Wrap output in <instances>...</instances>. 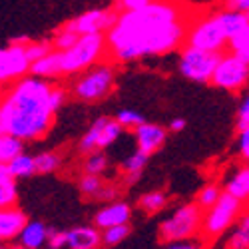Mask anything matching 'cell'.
Masks as SVG:
<instances>
[{"label":"cell","instance_id":"ac0fdd59","mask_svg":"<svg viewBox=\"0 0 249 249\" xmlns=\"http://www.w3.org/2000/svg\"><path fill=\"white\" fill-rule=\"evenodd\" d=\"M148 160H150L148 154L136 150L134 154H130L126 160L122 161L120 172H122V181H124V185H134V183L140 181L143 170H146V165H148Z\"/></svg>","mask_w":249,"mask_h":249},{"label":"cell","instance_id":"484cf974","mask_svg":"<svg viewBox=\"0 0 249 249\" xmlns=\"http://www.w3.org/2000/svg\"><path fill=\"white\" fill-rule=\"evenodd\" d=\"M132 233V225L130 223H122V225H114V227H106V230H100V237H102V247H118L120 243H124Z\"/></svg>","mask_w":249,"mask_h":249},{"label":"cell","instance_id":"ab89813d","mask_svg":"<svg viewBox=\"0 0 249 249\" xmlns=\"http://www.w3.org/2000/svg\"><path fill=\"white\" fill-rule=\"evenodd\" d=\"M223 8L233 12H249V0H225Z\"/></svg>","mask_w":249,"mask_h":249},{"label":"cell","instance_id":"d4e9b609","mask_svg":"<svg viewBox=\"0 0 249 249\" xmlns=\"http://www.w3.org/2000/svg\"><path fill=\"white\" fill-rule=\"evenodd\" d=\"M110 168V160L104 154V150H96L84 156L82 161V174H90V176H104Z\"/></svg>","mask_w":249,"mask_h":249},{"label":"cell","instance_id":"ba28073f","mask_svg":"<svg viewBox=\"0 0 249 249\" xmlns=\"http://www.w3.org/2000/svg\"><path fill=\"white\" fill-rule=\"evenodd\" d=\"M247 82H249V62L237 58L231 52L219 54V60L210 78V84H213L223 92L239 94L247 88Z\"/></svg>","mask_w":249,"mask_h":249},{"label":"cell","instance_id":"30bf717a","mask_svg":"<svg viewBox=\"0 0 249 249\" xmlns=\"http://www.w3.org/2000/svg\"><path fill=\"white\" fill-rule=\"evenodd\" d=\"M30 38H14L10 44L0 48V84L8 86L12 82L30 74V60L24 52V44Z\"/></svg>","mask_w":249,"mask_h":249},{"label":"cell","instance_id":"277c9868","mask_svg":"<svg viewBox=\"0 0 249 249\" xmlns=\"http://www.w3.org/2000/svg\"><path fill=\"white\" fill-rule=\"evenodd\" d=\"M62 78H72L102 60H108L106 34H82L66 50H56Z\"/></svg>","mask_w":249,"mask_h":249},{"label":"cell","instance_id":"8992f818","mask_svg":"<svg viewBox=\"0 0 249 249\" xmlns=\"http://www.w3.org/2000/svg\"><path fill=\"white\" fill-rule=\"evenodd\" d=\"M247 210V203L227 196L225 192L219 196V199L203 210L201 213V230H199V237L203 241H215L219 237H223L231 227L237 223V219L241 217V213Z\"/></svg>","mask_w":249,"mask_h":249},{"label":"cell","instance_id":"b9f144b4","mask_svg":"<svg viewBox=\"0 0 249 249\" xmlns=\"http://www.w3.org/2000/svg\"><path fill=\"white\" fill-rule=\"evenodd\" d=\"M0 249H10V245L8 243H0Z\"/></svg>","mask_w":249,"mask_h":249},{"label":"cell","instance_id":"44dd1931","mask_svg":"<svg viewBox=\"0 0 249 249\" xmlns=\"http://www.w3.org/2000/svg\"><path fill=\"white\" fill-rule=\"evenodd\" d=\"M227 233H230V237H227L225 249H249V213H247V210L241 213L237 223Z\"/></svg>","mask_w":249,"mask_h":249},{"label":"cell","instance_id":"d6986e66","mask_svg":"<svg viewBox=\"0 0 249 249\" xmlns=\"http://www.w3.org/2000/svg\"><path fill=\"white\" fill-rule=\"evenodd\" d=\"M30 74L36 76V78H42V80H60L62 78V72H60V58H58V52L52 50L48 52L46 56L34 60L30 64Z\"/></svg>","mask_w":249,"mask_h":249},{"label":"cell","instance_id":"5b68a950","mask_svg":"<svg viewBox=\"0 0 249 249\" xmlns=\"http://www.w3.org/2000/svg\"><path fill=\"white\" fill-rule=\"evenodd\" d=\"M183 44L199 48V50H207V52L223 54L227 48V34L221 22V12L219 10L203 12L194 18L190 14L188 26H185Z\"/></svg>","mask_w":249,"mask_h":249},{"label":"cell","instance_id":"f35d334b","mask_svg":"<svg viewBox=\"0 0 249 249\" xmlns=\"http://www.w3.org/2000/svg\"><path fill=\"white\" fill-rule=\"evenodd\" d=\"M152 0H116V10L118 12H126V10H138L142 6L150 4Z\"/></svg>","mask_w":249,"mask_h":249},{"label":"cell","instance_id":"6da1fadb","mask_svg":"<svg viewBox=\"0 0 249 249\" xmlns=\"http://www.w3.org/2000/svg\"><path fill=\"white\" fill-rule=\"evenodd\" d=\"M188 18L190 12L178 0H152L138 10L118 12L106 32L108 60L118 66L178 52Z\"/></svg>","mask_w":249,"mask_h":249},{"label":"cell","instance_id":"7a4b0ae2","mask_svg":"<svg viewBox=\"0 0 249 249\" xmlns=\"http://www.w3.org/2000/svg\"><path fill=\"white\" fill-rule=\"evenodd\" d=\"M66 100L68 90L64 86L26 74L4 88L0 98V132H8L22 142L44 140Z\"/></svg>","mask_w":249,"mask_h":249},{"label":"cell","instance_id":"4dcf8cb0","mask_svg":"<svg viewBox=\"0 0 249 249\" xmlns=\"http://www.w3.org/2000/svg\"><path fill=\"white\" fill-rule=\"evenodd\" d=\"M114 120L120 124L124 132H126V130H136L140 124L146 122V118H143L140 112H136V110H120L114 116Z\"/></svg>","mask_w":249,"mask_h":249},{"label":"cell","instance_id":"836d02e7","mask_svg":"<svg viewBox=\"0 0 249 249\" xmlns=\"http://www.w3.org/2000/svg\"><path fill=\"white\" fill-rule=\"evenodd\" d=\"M235 130L237 132H245L249 130V98L243 96L239 106H237V114H235Z\"/></svg>","mask_w":249,"mask_h":249},{"label":"cell","instance_id":"e0dca14e","mask_svg":"<svg viewBox=\"0 0 249 249\" xmlns=\"http://www.w3.org/2000/svg\"><path fill=\"white\" fill-rule=\"evenodd\" d=\"M221 190L227 196L247 203V199H249V165H247V161L237 165V168L225 178Z\"/></svg>","mask_w":249,"mask_h":249},{"label":"cell","instance_id":"3957f363","mask_svg":"<svg viewBox=\"0 0 249 249\" xmlns=\"http://www.w3.org/2000/svg\"><path fill=\"white\" fill-rule=\"evenodd\" d=\"M118 70L112 60H102L88 70L72 76L68 94L82 104H100L116 90Z\"/></svg>","mask_w":249,"mask_h":249},{"label":"cell","instance_id":"83f0119b","mask_svg":"<svg viewBox=\"0 0 249 249\" xmlns=\"http://www.w3.org/2000/svg\"><path fill=\"white\" fill-rule=\"evenodd\" d=\"M223 194V190H221V183H217V181H207L205 185H201V190L197 192V196H196V203H197V207L203 212V210H207V207H212L217 199H219V196Z\"/></svg>","mask_w":249,"mask_h":249},{"label":"cell","instance_id":"52a82bcc","mask_svg":"<svg viewBox=\"0 0 249 249\" xmlns=\"http://www.w3.org/2000/svg\"><path fill=\"white\" fill-rule=\"evenodd\" d=\"M201 210L196 201H185L176 205L158 225V237L161 243H176L199 237L201 230Z\"/></svg>","mask_w":249,"mask_h":249},{"label":"cell","instance_id":"7c38bea8","mask_svg":"<svg viewBox=\"0 0 249 249\" xmlns=\"http://www.w3.org/2000/svg\"><path fill=\"white\" fill-rule=\"evenodd\" d=\"M134 215V207L128 201H120L112 199L108 203H104L100 210L94 213L92 225H96L98 230H106V227L122 225V223H130Z\"/></svg>","mask_w":249,"mask_h":249},{"label":"cell","instance_id":"9a60e30c","mask_svg":"<svg viewBox=\"0 0 249 249\" xmlns=\"http://www.w3.org/2000/svg\"><path fill=\"white\" fill-rule=\"evenodd\" d=\"M26 221H28L26 212H22L18 205L0 207V241L2 243L14 241L20 230L26 225Z\"/></svg>","mask_w":249,"mask_h":249},{"label":"cell","instance_id":"ee69618b","mask_svg":"<svg viewBox=\"0 0 249 249\" xmlns=\"http://www.w3.org/2000/svg\"><path fill=\"white\" fill-rule=\"evenodd\" d=\"M0 243H2V241H0Z\"/></svg>","mask_w":249,"mask_h":249},{"label":"cell","instance_id":"603a6c76","mask_svg":"<svg viewBox=\"0 0 249 249\" xmlns=\"http://www.w3.org/2000/svg\"><path fill=\"white\" fill-rule=\"evenodd\" d=\"M24 148H26V142H22L8 132H0V163H8L12 158L22 154Z\"/></svg>","mask_w":249,"mask_h":249},{"label":"cell","instance_id":"7bdbcfd3","mask_svg":"<svg viewBox=\"0 0 249 249\" xmlns=\"http://www.w3.org/2000/svg\"><path fill=\"white\" fill-rule=\"evenodd\" d=\"M4 88H6V86H2V84H0V98H2V94H4Z\"/></svg>","mask_w":249,"mask_h":249},{"label":"cell","instance_id":"d590c367","mask_svg":"<svg viewBox=\"0 0 249 249\" xmlns=\"http://www.w3.org/2000/svg\"><path fill=\"white\" fill-rule=\"evenodd\" d=\"M207 241H203L201 237L196 239H188V241H176V243H165L163 249H207L205 245Z\"/></svg>","mask_w":249,"mask_h":249},{"label":"cell","instance_id":"f1b7e54d","mask_svg":"<svg viewBox=\"0 0 249 249\" xmlns=\"http://www.w3.org/2000/svg\"><path fill=\"white\" fill-rule=\"evenodd\" d=\"M225 52H231L237 58L249 62V30H241V32L233 34L231 38H227Z\"/></svg>","mask_w":249,"mask_h":249},{"label":"cell","instance_id":"9c48e42d","mask_svg":"<svg viewBox=\"0 0 249 249\" xmlns=\"http://www.w3.org/2000/svg\"><path fill=\"white\" fill-rule=\"evenodd\" d=\"M219 60L217 52H207V50H199L194 46H181L179 48V62L178 68L181 72V76H185L192 82H199V84H210L212 72Z\"/></svg>","mask_w":249,"mask_h":249},{"label":"cell","instance_id":"4fadbf2b","mask_svg":"<svg viewBox=\"0 0 249 249\" xmlns=\"http://www.w3.org/2000/svg\"><path fill=\"white\" fill-rule=\"evenodd\" d=\"M134 132V138H136V150L143 152V154H156L163 148V143L168 142V128L160 126V124H152V122H143Z\"/></svg>","mask_w":249,"mask_h":249},{"label":"cell","instance_id":"d6a6232c","mask_svg":"<svg viewBox=\"0 0 249 249\" xmlns=\"http://www.w3.org/2000/svg\"><path fill=\"white\" fill-rule=\"evenodd\" d=\"M52 50H54V48H52V44H50V40H28V42L24 44V52H26V56H28V60H30V64H32L34 60L46 56V54L52 52Z\"/></svg>","mask_w":249,"mask_h":249},{"label":"cell","instance_id":"8fae6325","mask_svg":"<svg viewBox=\"0 0 249 249\" xmlns=\"http://www.w3.org/2000/svg\"><path fill=\"white\" fill-rule=\"evenodd\" d=\"M118 16L116 8H94V10H86L78 16H74L72 20L64 22V26L72 32H76L78 36L82 34H106L110 30V26L114 24V20Z\"/></svg>","mask_w":249,"mask_h":249},{"label":"cell","instance_id":"5bb4252c","mask_svg":"<svg viewBox=\"0 0 249 249\" xmlns=\"http://www.w3.org/2000/svg\"><path fill=\"white\" fill-rule=\"evenodd\" d=\"M46 235L48 227L38 221V219H28L26 225L20 230L14 241H10V249H44L46 247Z\"/></svg>","mask_w":249,"mask_h":249},{"label":"cell","instance_id":"74e56055","mask_svg":"<svg viewBox=\"0 0 249 249\" xmlns=\"http://www.w3.org/2000/svg\"><path fill=\"white\" fill-rule=\"evenodd\" d=\"M235 148H237V154L241 156V161H247V160H249V130L237 132Z\"/></svg>","mask_w":249,"mask_h":249},{"label":"cell","instance_id":"8d00e7d4","mask_svg":"<svg viewBox=\"0 0 249 249\" xmlns=\"http://www.w3.org/2000/svg\"><path fill=\"white\" fill-rule=\"evenodd\" d=\"M120 192H122V190H120V185H118V183L106 181V185H104L102 192H100V196H98V201L108 203V201H112V199H118Z\"/></svg>","mask_w":249,"mask_h":249},{"label":"cell","instance_id":"4316f807","mask_svg":"<svg viewBox=\"0 0 249 249\" xmlns=\"http://www.w3.org/2000/svg\"><path fill=\"white\" fill-rule=\"evenodd\" d=\"M106 178L104 176H90V174H82V178L78 179V190L80 194L88 197V199H96L98 201V196L102 192V188L106 185Z\"/></svg>","mask_w":249,"mask_h":249},{"label":"cell","instance_id":"2e32d148","mask_svg":"<svg viewBox=\"0 0 249 249\" xmlns=\"http://www.w3.org/2000/svg\"><path fill=\"white\" fill-rule=\"evenodd\" d=\"M64 249H102V237L96 225H74L66 231Z\"/></svg>","mask_w":249,"mask_h":249},{"label":"cell","instance_id":"f546056e","mask_svg":"<svg viewBox=\"0 0 249 249\" xmlns=\"http://www.w3.org/2000/svg\"><path fill=\"white\" fill-rule=\"evenodd\" d=\"M18 205V183L14 178H0V207Z\"/></svg>","mask_w":249,"mask_h":249},{"label":"cell","instance_id":"e575fe53","mask_svg":"<svg viewBox=\"0 0 249 249\" xmlns=\"http://www.w3.org/2000/svg\"><path fill=\"white\" fill-rule=\"evenodd\" d=\"M46 247L48 249H64L66 247V231L56 230V227H48Z\"/></svg>","mask_w":249,"mask_h":249},{"label":"cell","instance_id":"60d3db41","mask_svg":"<svg viewBox=\"0 0 249 249\" xmlns=\"http://www.w3.org/2000/svg\"><path fill=\"white\" fill-rule=\"evenodd\" d=\"M185 130V120L183 118H176L170 122V126H168V132H183Z\"/></svg>","mask_w":249,"mask_h":249},{"label":"cell","instance_id":"7402d4cb","mask_svg":"<svg viewBox=\"0 0 249 249\" xmlns=\"http://www.w3.org/2000/svg\"><path fill=\"white\" fill-rule=\"evenodd\" d=\"M64 165V158L56 150H48V152H40L34 156V168L36 174H56L62 170Z\"/></svg>","mask_w":249,"mask_h":249},{"label":"cell","instance_id":"cb8c5ba5","mask_svg":"<svg viewBox=\"0 0 249 249\" xmlns=\"http://www.w3.org/2000/svg\"><path fill=\"white\" fill-rule=\"evenodd\" d=\"M8 172L14 179H24V178H30L36 174V168H34V156L22 152L18 154L16 158H12L8 163Z\"/></svg>","mask_w":249,"mask_h":249},{"label":"cell","instance_id":"1f68e13d","mask_svg":"<svg viewBox=\"0 0 249 249\" xmlns=\"http://www.w3.org/2000/svg\"><path fill=\"white\" fill-rule=\"evenodd\" d=\"M76 40H78V34L72 32V30H68L64 24H62V26L54 32L50 44H52L54 50H66V48H70V46L76 42Z\"/></svg>","mask_w":249,"mask_h":249},{"label":"cell","instance_id":"ffe728a7","mask_svg":"<svg viewBox=\"0 0 249 249\" xmlns=\"http://www.w3.org/2000/svg\"><path fill=\"white\" fill-rule=\"evenodd\" d=\"M168 203H170V196L163 190H152V192H146L138 197L140 212L148 213V215H156V213L163 212L165 207H168Z\"/></svg>","mask_w":249,"mask_h":249}]
</instances>
